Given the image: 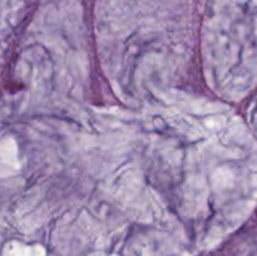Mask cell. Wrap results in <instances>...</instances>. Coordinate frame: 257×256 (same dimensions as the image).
Segmentation results:
<instances>
[]
</instances>
